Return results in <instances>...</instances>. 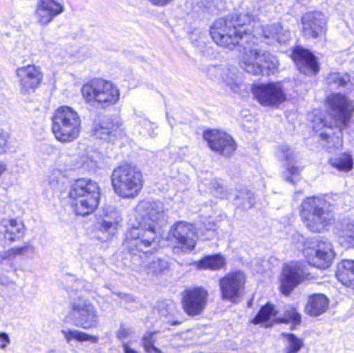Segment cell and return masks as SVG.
<instances>
[{"label": "cell", "instance_id": "6da1fadb", "mask_svg": "<svg viewBox=\"0 0 354 353\" xmlns=\"http://www.w3.org/2000/svg\"><path fill=\"white\" fill-rule=\"evenodd\" d=\"M256 26L255 19L249 15H230L214 23L210 28V35L220 47L235 49L252 41Z\"/></svg>", "mask_w": 354, "mask_h": 353}, {"label": "cell", "instance_id": "7a4b0ae2", "mask_svg": "<svg viewBox=\"0 0 354 353\" xmlns=\"http://www.w3.org/2000/svg\"><path fill=\"white\" fill-rule=\"evenodd\" d=\"M310 124L314 136L322 146L330 153L341 149L343 145L342 128L328 112L315 110L310 114Z\"/></svg>", "mask_w": 354, "mask_h": 353}, {"label": "cell", "instance_id": "3957f363", "mask_svg": "<svg viewBox=\"0 0 354 353\" xmlns=\"http://www.w3.org/2000/svg\"><path fill=\"white\" fill-rule=\"evenodd\" d=\"M301 216L308 229L315 233L328 231L335 219L330 202L322 197L306 199L301 207Z\"/></svg>", "mask_w": 354, "mask_h": 353}, {"label": "cell", "instance_id": "277c9868", "mask_svg": "<svg viewBox=\"0 0 354 353\" xmlns=\"http://www.w3.org/2000/svg\"><path fill=\"white\" fill-rule=\"evenodd\" d=\"M101 200V189L97 182L87 178H80L73 184L70 191V201L76 215L87 217L95 213Z\"/></svg>", "mask_w": 354, "mask_h": 353}, {"label": "cell", "instance_id": "5b68a950", "mask_svg": "<svg viewBox=\"0 0 354 353\" xmlns=\"http://www.w3.org/2000/svg\"><path fill=\"white\" fill-rule=\"evenodd\" d=\"M161 238V228L138 223L127 233L126 245L131 252L151 255L159 249Z\"/></svg>", "mask_w": 354, "mask_h": 353}, {"label": "cell", "instance_id": "8992f818", "mask_svg": "<svg viewBox=\"0 0 354 353\" xmlns=\"http://www.w3.org/2000/svg\"><path fill=\"white\" fill-rule=\"evenodd\" d=\"M81 120L73 108L62 106L58 108L52 117V132L62 143H71L80 135Z\"/></svg>", "mask_w": 354, "mask_h": 353}, {"label": "cell", "instance_id": "52a82bcc", "mask_svg": "<svg viewBox=\"0 0 354 353\" xmlns=\"http://www.w3.org/2000/svg\"><path fill=\"white\" fill-rule=\"evenodd\" d=\"M112 184L118 196L122 198H134L142 190V173L135 166L124 164L114 170Z\"/></svg>", "mask_w": 354, "mask_h": 353}, {"label": "cell", "instance_id": "ba28073f", "mask_svg": "<svg viewBox=\"0 0 354 353\" xmlns=\"http://www.w3.org/2000/svg\"><path fill=\"white\" fill-rule=\"evenodd\" d=\"M243 70L255 76H270L278 72L280 62L276 56L263 50H247L239 56Z\"/></svg>", "mask_w": 354, "mask_h": 353}, {"label": "cell", "instance_id": "9c48e42d", "mask_svg": "<svg viewBox=\"0 0 354 353\" xmlns=\"http://www.w3.org/2000/svg\"><path fill=\"white\" fill-rule=\"evenodd\" d=\"M82 95L89 105L97 108H107L118 103L120 90L109 81L93 79L83 86Z\"/></svg>", "mask_w": 354, "mask_h": 353}, {"label": "cell", "instance_id": "30bf717a", "mask_svg": "<svg viewBox=\"0 0 354 353\" xmlns=\"http://www.w3.org/2000/svg\"><path fill=\"white\" fill-rule=\"evenodd\" d=\"M304 254L312 267L319 269H326L332 267L336 252L334 247L326 240L310 238L304 247Z\"/></svg>", "mask_w": 354, "mask_h": 353}, {"label": "cell", "instance_id": "8fae6325", "mask_svg": "<svg viewBox=\"0 0 354 353\" xmlns=\"http://www.w3.org/2000/svg\"><path fill=\"white\" fill-rule=\"evenodd\" d=\"M197 229L193 224L178 222L170 230L168 242L176 254H189L197 245Z\"/></svg>", "mask_w": 354, "mask_h": 353}, {"label": "cell", "instance_id": "7c38bea8", "mask_svg": "<svg viewBox=\"0 0 354 353\" xmlns=\"http://www.w3.org/2000/svg\"><path fill=\"white\" fill-rule=\"evenodd\" d=\"M120 225H122L120 211L115 207H105L95 219V236L102 242H108L118 234Z\"/></svg>", "mask_w": 354, "mask_h": 353}, {"label": "cell", "instance_id": "4fadbf2b", "mask_svg": "<svg viewBox=\"0 0 354 353\" xmlns=\"http://www.w3.org/2000/svg\"><path fill=\"white\" fill-rule=\"evenodd\" d=\"M326 110L333 120L341 126L347 128L351 124L354 108L351 99L342 93H333L326 99Z\"/></svg>", "mask_w": 354, "mask_h": 353}, {"label": "cell", "instance_id": "5bb4252c", "mask_svg": "<svg viewBox=\"0 0 354 353\" xmlns=\"http://www.w3.org/2000/svg\"><path fill=\"white\" fill-rule=\"evenodd\" d=\"M309 279V271L301 263H289L281 274L280 290L283 296H290L297 286Z\"/></svg>", "mask_w": 354, "mask_h": 353}, {"label": "cell", "instance_id": "9a60e30c", "mask_svg": "<svg viewBox=\"0 0 354 353\" xmlns=\"http://www.w3.org/2000/svg\"><path fill=\"white\" fill-rule=\"evenodd\" d=\"M136 219L138 223L147 224L162 228L166 223V213L163 204L159 201L147 199L141 201L137 207Z\"/></svg>", "mask_w": 354, "mask_h": 353}, {"label": "cell", "instance_id": "2e32d148", "mask_svg": "<svg viewBox=\"0 0 354 353\" xmlns=\"http://www.w3.org/2000/svg\"><path fill=\"white\" fill-rule=\"evenodd\" d=\"M68 319L72 325L83 329H93L97 325V315L95 308L82 298L73 303Z\"/></svg>", "mask_w": 354, "mask_h": 353}, {"label": "cell", "instance_id": "e0dca14e", "mask_svg": "<svg viewBox=\"0 0 354 353\" xmlns=\"http://www.w3.org/2000/svg\"><path fill=\"white\" fill-rule=\"evenodd\" d=\"M204 139L212 151L223 157H232L236 151V142L224 131L207 130L204 133Z\"/></svg>", "mask_w": 354, "mask_h": 353}, {"label": "cell", "instance_id": "ac0fdd59", "mask_svg": "<svg viewBox=\"0 0 354 353\" xmlns=\"http://www.w3.org/2000/svg\"><path fill=\"white\" fill-rule=\"evenodd\" d=\"M221 292L224 300L236 303L245 292V275L243 271H234L223 278L220 282Z\"/></svg>", "mask_w": 354, "mask_h": 353}, {"label": "cell", "instance_id": "d6986e66", "mask_svg": "<svg viewBox=\"0 0 354 353\" xmlns=\"http://www.w3.org/2000/svg\"><path fill=\"white\" fill-rule=\"evenodd\" d=\"M26 236V226L18 218H8L0 222V246L6 247L21 242Z\"/></svg>", "mask_w": 354, "mask_h": 353}, {"label": "cell", "instance_id": "ffe728a7", "mask_svg": "<svg viewBox=\"0 0 354 353\" xmlns=\"http://www.w3.org/2000/svg\"><path fill=\"white\" fill-rule=\"evenodd\" d=\"M253 95L261 105L268 107L279 106L286 101L284 90L276 83L255 85L253 86Z\"/></svg>", "mask_w": 354, "mask_h": 353}, {"label": "cell", "instance_id": "44dd1931", "mask_svg": "<svg viewBox=\"0 0 354 353\" xmlns=\"http://www.w3.org/2000/svg\"><path fill=\"white\" fill-rule=\"evenodd\" d=\"M207 300V292L203 288L196 287L185 290L183 296V310L189 316H197L203 312Z\"/></svg>", "mask_w": 354, "mask_h": 353}, {"label": "cell", "instance_id": "7402d4cb", "mask_svg": "<svg viewBox=\"0 0 354 353\" xmlns=\"http://www.w3.org/2000/svg\"><path fill=\"white\" fill-rule=\"evenodd\" d=\"M304 35L307 39H317L326 33L328 21L322 12H310L301 18Z\"/></svg>", "mask_w": 354, "mask_h": 353}, {"label": "cell", "instance_id": "603a6c76", "mask_svg": "<svg viewBox=\"0 0 354 353\" xmlns=\"http://www.w3.org/2000/svg\"><path fill=\"white\" fill-rule=\"evenodd\" d=\"M17 76H18L21 89L25 93H33L35 89L39 88L43 81V73L41 68L35 64H29L18 68Z\"/></svg>", "mask_w": 354, "mask_h": 353}, {"label": "cell", "instance_id": "cb8c5ba5", "mask_svg": "<svg viewBox=\"0 0 354 353\" xmlns=\"http://www.w3.org/2000/svg\"><path fill=\"white\" fill-rule=\"evenodd\" d=\"M291 57H292L295 66L303 74L313 77L319 72V64H318L317 59L314 54L306 48H295Z\"/></svg>", "mask_w": 354, "mask_h": 353}, {"label": "cell", "instance_id": "d4e9b609", "mask_svg": "<svg viewBox=\"0 0 354 353\" xmlns=\"http://www.w3.org/2000/svg\"><path fill=\"white\" fill-rule=\"evenodd\" d=\"M279 159L282 164L283 172H284L285 178L288 182L295 184L299 178V167L297 163V157L292 149L288 146H281L279 149Z\"/></svg>", "mask_w": 354, "mask_h": 353}, {"label": "cell", "instance_id": "484cf974", "mask_svg": "<svg viewBox=\"0 0 354 353\" xmlns=\"http://www.w3.org/2000/svg\"><path fill=\"white\" fill-rule=\"evenodd\" d=\"M62 12H64V6L58 3L56 0H39L35 14L41 25H47Z\"/></svg>", "mask_w": 354, "mask_h": 353}, {"label": "cell", "instance_id": "4316f807", "mask_svg": "<svg viewBox=\"0 0 354 353\" xmlns=\"http://www.w3.org/2000/svg\"><path fill=\"white\" fill-rule=\"evenodd\" d=\"M262 37L266 43L274 46H284L290 41V32L281 24L268 25L262 29Z\"/></svg>", "mask_w": 354, "mask_h": 353}, {"label": "cell", "instance_id": "83f0119b", "mask_svg": "<svg viewBox=\"0 0 354 353\" xmlns=\"http://www.w3.org/2000/svg\"><path fill=\"white\" fill-rule=\"evenodd\" d=\"M335 236L339 244L345 248L354 249V221L341 219L335 225Z\"/></svg>", "mask_w": 354, "mask_h": 353}, {"label": "cell", "instance_id": "f1b7e54d", "mask_svg": "<svg viewBox=\"0 0 354 353\" xmlns=\"http://www.w3.org/2000/svg\"><path fill=\"white\" fill-rule=\"evenodd\" d=\"M120 128V124L118 122L112 120H101L99 124H95L93 133L99 138L110 141L118 136Z\"/></svg>", "mask_w": 354, "mask_h": 353}, {"label": "cell", "instance_id": "f546056e", "mask_svg": "<svg viewBox=\"0 0 354 353\" xmlns=\"http://www.w3.org/2000/svg\"><path fill=\"white\" fill-rule=\"evenodd\" d=\"M330 307V300L324 294H314L308 300L307 306H306V312L309 316L318 317L328 311Z\"/></svg>", "mask_w": 354, "mask_h": 353}, {"label": "cell", "instance_id": "4dcf8cb0", "mask_svg": "<svg viewBox=\"0 0 354 353\" xmlns=\"http://www.w3.org/2000/svg\"><path fill=\"white\" fill-rule=\"evenodd\" d=\"M326 84L330 87L332 90L337 91V93H342V91L346 93L353 88L351 77L349 75L343 74V73H334V74L328 75Z\"/></svg>", "mask_w": 354, "mask_h": 353}, {"label": "cell", "instance_id": "1f68e13d", "mask_svg": "<svg viewBox=\"0 0 354 353\" xmlns=\"http://www.w3.org/2000/svg\"><path fill=\"white\" fill-rule=\"evenodd\" d=\"M337 278L343 285L354 289V260H343L338 265Z\"/></svg>", "mask_w": 354, "mask_h": 353}, {"label": "cell", "instance_id": "d6a6232c", "mask_svg": "<svg viewBox=\"0 0 354 353\" xmlns=\"http://www.w3.org/2000/svg\"><path fill=\"white\" fill-rule=\"evenodd\" d=\"M226 267V260L222 255L216 254L212 256H206L197 263L199 269H208V271H218Z\"/></svg>", "mask_w": 354, "mask_h": 353}, {"label": "cell", "instance_id": "836d02e7", "mask_svg": "<svg viewBox=\"0 0 354 353\" xmlns=\"http://www.w3.org/2000/svg\"><path fill=\"white\" fill-rule=\"evenodd\" d=\"M330 165L335 169L341 172H351L353 169V158L351 153H345L340 157L335 158L330 161Z\"/></svg>", "mask_w": 354, "mask_h": 353}, {"label": "cell", "instance_id": "e575fe53", "mask_svg": "<svg viewBox=\"0 0 354 353\" xmlns=\"http://www.w3.org/2000/svg\"><path fill=\"white\" fill-rule=\"evenodd\" d=\"M301 315L295 309H291V310L287 311L284 316L276 319L272 323H268L266 327H272V325H278V323H287V325H291V329L295 330L297 325H301Z\"/></svg>", "mask_w": 354, "mask_h": 353}, {"label": "cell", "instance_id": "d590c367", "mask_svg": "<svg viewBox=\"0 0 354 353\" xmlns=\"http://www.w3.org/2000/svg\"><path fill=\"white\" fill-rule=\"evenodd\" d=\"M276 314L277 310L274 305L268 303V304H266V306L260 310L257 316L254 318L253 323L254 325H261V323H268V321H270Z\"/></svg>", "mask_w": 354, "mask_h": 353}, {"label": "cell", "instance_id": "8d00e7d4", "mask_svg": "<svg viewBox=\"0 0 354 353\" xmlns=\"http://www.w3.org/2000/svg\"><path fill=\"white\" fill-rule=\"evenodd\" d=\"M30 253H33V248L31 246L12 249V250L6 251V253L0 255V261L10 260V259L17 258L19 256H24V255L30 254Z\"/></svg>", "mask_w": 354, "mask_h": 353}, {"label": "cell", "instance_id": "74e56055", "mask_svg": "<svg viewBox=\"0 0 354 353\" xmlns=\"http://www.w3.org/2000/svg\"><path fill=\"white\" fill-rule=\"evenodd\" d=\"M64 336H66L68 341L75 340V341L78 342H97V339H95V337H93V336L86 335V334L80 333V332H66V333H64Z\"/></svg>", "mask_w": 354, "mask_h": 353}, {"label": "cell", "instance_id": "f35d334b", "mask_svg": "<svg viewBox=\"0 0 354 353\" xmlns=\"http://www.w3.org/2000/svg\"><path fill=\"white\" fill-rule=\"evenodd\" d=\"M283 337H284V339L287 341V344H288L287 352H297L301 350L303 343H301V341L299 338L295 337V335H287V334L286 335H283Z\"/></svg>", "mask_w": 354, "mask_h": 353}, {"label": "cell", "instance_id": "ab89813d", "mask_svg": "<svg viewBox=\"0 0 354 353\" xmlns=\"http://www.w3.org/2000/svg\"><path fill=\"white\" fill-rule=\"evenodd\" d=\"M8 139L3 132H0V155H3L8 149Z\"/></svg>", "mask_w": 354, "mask_h": 353}, {"label": "cell", "instance_id": "60d3db41", "mask_svg": "<svg viewBox=\"0 0 354 353\" xmlns=\"http://www.w3.org/2000/svg\"><path fill=\"white\" fill-rule=\"evenodd\" d=\"M8 344H10V338H8V336L4 333L0 334V348L4 350Z\"/></svg>", "mask_w": 354, "mask_h": 353}, {"label": "cell", "instance_id": "b9f144b4", "mask_svg": "<svg viewBox=\"0 0 354 353\" xmlns=\"http://www.w3.org/2000/svg\"><path fill=\"white\" fill-rule=\"evenodd\" d=\"M149 1L153 2L156 6H167V4L170 3L172 0H149Z\"/></svg>", "mask_w": 354, "mask_h": 353}, {"label": "cell", "instance_id": "7bdbcfd3", "mask_svg": "<svg viewBox=\"0 0 354 353\" xmlns=\"http://www.w3.org/2000/svg\"><path fill=\"white\" fill-rule=\"evenodd\" d=\"M6 167L4 164L0 163V178L3 175L4 172H6Z\"/></svg>", "mask_w": 354, "mask_h": 353}]
</instances>
